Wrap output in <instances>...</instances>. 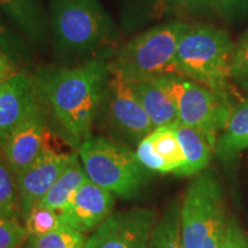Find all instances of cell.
Here are the masks:
<instances>
[{"mask_svg":"<svg viewBox=\"0 0 248 248\" xmlns=\"http://www.w3.org/2000/svg\"><path fill=\"white\" fill-rule=\"evenodd\" d=\"M109 76V62L94 58L75 67L42 71L36 79L46 111L74 148L91 137Z\"/></svg>","mask_w":248,"mask_h":248,"instance_id":"obj_1","label":"cell"},{"mask_svg":"<svg viewBox=\"0 0 248 248\" xmlns=\"http://www.w3.org/2000/svg\"><path fill=\"white\" fill-rule=\"evenodd\" d=\"M47 14L49 45L62 59L98 58L116 43V26L100 0H48Z\"/></svg>","mask_w":248,"mask_h":248,"instance_id":"obj_2","label":"cell"},{"mask_svg":"<svg viewBox=\"0 0 248 248\" xmlns=\"http://www.w3.org/2000/svg\"><path fill=\"white\" fill-rule=\"evenodd\" d=\"M190 24L170 21L133 37L114 54L110 71L128 82L179 75L176 67L178 43Z\"/></svg>","mask_w":248,"mask_h":248,"instance_id":"obj_3","label":"cell"},{"mask_svg":"<svg viewBox=\"0 0 248 248\" xmlns=\"http://www.w3.org/2000/svg\"><path fill=\"white\" fill-rule=\"evenodd\" d=\"M234 45L224 30L190 26L178 43L176 67L183 77L228 94Z\"/></svg>","mask_w":248,"mask_h":248,"instance_id":"obj_4","label":"cell"},{"mask_svg":"<svg viewBox=\"0 0 248 248\" xmlns=\"http://www.w3.org/2000/svg\"><path fill=\"white\" fill-rule=\"evenodd\" d=\"M224 193L217 176L204 170L194 176L181 204L183 248H222L228 228Z\"/></svg>","mask_w":248,"mask_h":248,"instance_id":"obj_5","label":"cell"},{"mask_svg":"<svg viewBox=\"0 0 248 248\" xmlns=\"http://www.w3.org/2000/svg\"><path fill=\"white\" fill-rule=\"evenodd\" d=\"M78 156L90 181L116 197L132 199L151 178L131 147L107 137H90L80 145Z\"/></svg>","mask_w":248,"mask_h":248,"instance_id":"obj_6","label":"cell"},{"mask_svg":"<svg viewBox=\"0 0 248 248\" xmlns=\"http://www.w3.org/2000/svg\"><path fill=\"white\" fill-rule=\"evenodd\" d=\"M155 79L172 99L178 122L217 141V132L225 128L233 109L229 94L213 91L181 75H166Z\"/></svg>","mask_w":248,"mask_h":248,"instance_id":"obj_7","label":"cell"},{"mask_svg":"<svg viewBox=\"0 0 248 248\" xmlns=\"http://www.w3.org/2000/svg\"><path fill=\"white\" fill-rule=\"evenodd\" d=\"M98 121L110 139L128 147H137L155 129L132 85L111 71L102 92Z\"/></svg>","mask_w":248,"mask_h":248,"instance_id":"obj_8","label":"cell"},{"mask_svg":"<svg viewBox=\"0 0 248 248\" xmlns=\"http://www.w3.org/2000/svg\"><path fill=\"white\" fill-rule=\"evenodd\" d=\"M156 221L153 208L116 210L90 234L85 248H148Z\"/></svg>","mask_w":248,"mask_h":248,"instance_id":"obj_9","label":"cell"},{"mask_svg":"<svg viewBox=\"0 0 248 248\" xmlns=\"http://www.w3.org/2000/svg\"><path fill=\"white\" fill-rule=\"evenodd\" d=\"M48 136L47 111L42 104L0 145L2 157L14 176L29 168L47 150Z\"/></svg>","mask_w":248,"mask_h":248,"instance_id":"obj_10","label":"cell"},{"mask_svg":"<svg viewBox=\"0 0 248 248\" xmlns=\"http://www.w3.org/2000/svg\"><path fill=\"white\" fill-rule=\"evenodd\" d=\"M76 154L58 152L48 147L29 168L15 175L23 219L73 162Z\"/></svg>","mask_w":248,"mask_h":248,"instance_id":"obj_11","label":"cell"},{"mask_svg":"<svg viewBox=\"0 0 248 248\" xmlns=\"http://www.w3.org/2000/svg\"><path fill=\"white\" fill-rule=\"evenodd\" d=\"M115 197L110 191L88 179L59 214L67 226L91 234L113 213Z\"/></svg>","mask_w":248,"mask_h":248,"instance_id":"obj_12","label":"cell"},{"mask_svg":"<svg viewBox=\"0 0 248 248\" xmlns=\"http://www.w3.org/2000/svg\"><path fill=\"white\" fill-rule=\"evenodd\" d=\"M42 104L36 79L28 74L15 73L0 83V145Z\"/></svg>","mask_w":248,"mask_h":248,"instance_id":"obj_13","label":"cell"},{"mask_svg":"<svg viewBox=\"0 0 248 248\" xmlns=\"http://www.w3.org/2000/svg\"><path fill=\"white\" fill-rule=\"evenodd\" d=\"M136 154L142 166L161 173L177 175L186 161L172 124L155 128L137 145Z\"/></svg>","mask_w":248,"mask_h":248,"instance_id":"obj_14","label":"cell"},{"mask_svg":"<svg viewBox=\"0 0 248 248\" xmlns=\"http://www.w3.org/2000/svg\"><path fill=\"white\" fill-rule=\"evenodd\" d=\"M0 11L30 45L39 49L49 45L47 7L43 0H0Z\"/></svg>","mask_w":248,"mask_h":248,"instance_id":"obj_15","label":"cell"},{"mask_svg":"<svg viewBox=\"0 0 248 248\" xmlns=\"http://www.w3.org/2000/svg\"><path fill=\"white\" fill-rule=\"evenodd\" d=\"M176 135L185 155V166L176 176L190 177L204 171L208 167L213 153H215L216 141L207 137L199 130L184 125L181 122L172 124Z\"/></svg>","mask_w":248,"mask_h":248,"instance_id":"obj_16","label":"cell"},{"mask_svg":"<svg viewBox=\"0 0 248 248\" xmlns=\"http://www.w3.org/2000/svg\"><path fill=\"white\" fill-rule=\"evenodd\" d=\"M153 123L154 128L178 122V114L172 99L156 79L129 82Z\"/></svg>","mask_w":248,"mask_h":248,"instance_id":"obj_17","label":"cell"},{"mask_svg":"<svg viewBox=\"0 0 248 248\" xmlns=\"http://www.w3.org/2000/svg\"><path fill=\"white\" fill-rule=\"evenodd\" d=\"M248 148V101L233 107L225 128L217 138L215 154L223 162L233 161Z\"/></svg>","mask_w":248,"mask_h":248,"instance_id":"obj_18","label":"cell"},{"mask_svg":"<svg viewBox=\"0 0 248 248\" xmlns=\"http://www.w3.org/2000/svg\"><path fill=\"white\" fill-rule=\"evenodd\" d=\"M89 179L82 163H80L78 153L64 171L59 176V178L52 185L47 193L42 198L36 206H42L60 212L69 202L79 186Z\"/></svg>","mask_w":248,"mask_h":248,"instance_id":"obj_19","label":"cell"},{"mask_svg":"<svg viewBox=\"0 0 248 248\" xmlns=\"http://www.w3.org/2000/svg\"><path fill=\"white\" fill-rule=\"evenodd\" d=\"M148 248H183L181 240V206L170 204L152 232Z\"/></svg>","mask_w":248,"mask_h":248,"instance_id":"obj_20","label":"cell"},{"mask_svg":"<svg viewBox=\"0 0 248 248\" xmlns=\"http://www.w3.org/2000/svg\"><path fill=\"white\" fill-rule=\"evenodd\" d=\"M88 237L69 226L44 234L28 235L24 248H85Z\"/></svg>","mask_w":248,"mask_h":248,"instance_id":"obj_21","label":"cell"},{"mask_svg":"<svg viewBox=\"0 0 248 248\" xmlns=\"http://www.w3.org/2000/svg\"><path fill=\"white\" fill-rule=\"evenodd\" d=\"M0 216L23 221L14 173L0 156Z\"/></svg>","mask_w":248,"mask_h":248,"instance_id":"obj_22","label":"cell"},{"mask_svg":"<svg viewBox=\"0 0 248 248\" xmlns=\"http://www.w3.org/2000/svg\"><path fill=\"white\" fill-rule=\"evenodd\" d=\"M23 221L28 235L44 234L67 226L59 212L42 206L33 207Z\"/></svg>","mask_w":248,"mask_h":248,"instance_id":"obj_23","label":"cell"},{"mask_svg":"<svg viewBox=\"0 0 248 248\" xmlns=\"http://www.w3.org/2000/svg\"><path fill=\"white\" fill-rule=\"evenodd\" d=\"M123 12V18L128 21H138L146 14H163L172 7L175 0H119Z\"/></svg>","mask_w":248,"mask_h":248,"instance_id":"obj_24","label":"cell"},{"mask_svg":"<svg viewBox=\"0 0 248 248\" xmlns=\"http://www.w3.org/2000/svg\"><path fill=\"white\" fill-rule=\"evenodd\" d=\"M27 238L26 226L21 221L0 216V248H20Z\"/></svg>","mask_w":248,"mask_h":248,"instance_id":"obj_25","label":"cell"},{"mask_svg":"<svg viewBox=\"0 0 248 248\" xmlns=\"http://www.w3.org/2000/svg\"><path fill=\"white\" fill-rule=\"evenodd\" d=\"M0 48L13 60H26L30 55V47L26 40L12 32L0 21Z\"/></svg>","mask_w":248,"mask_h":248,"instance_id":"obj_26","label":"cell"},{"mask_svg":"<svg viewBox=\"0 0 248 248\" xmlns=\"http://www.w3.org/2000/svg\"><path fill=\"white\" fill-rule=\"evenodd\" d=\"M231 76L237 79L248 78V40L240 39L239 44L235 46Z\"/></svg>","mask_w":248,"mask_h":248,"instance_id":"obj_27","label":"cell"},{"mask_svg":"<svg viewBox=\"0 0 248 248\" xmlns=\"http://www.w3.org/2000/svg\"><path fill=\"white\" fill-rule=\"evenodd\" d=\"M222 248H248V238L239 223L233 217H229L228 228Z\"/></svg>","mask_w":248,"mask_h":248,"instance_id":"obj_28","label":"cell"},{"mask_svg":"<svg viewBox=\"0 0 248 248\" xmlns=\"http://www.w3.org/2000/svg\"><path fill=\"white\" fill-rule=\"evenodd\" d=\"M16 63V61L13 60L7 53H5L0 48V83H2L12 75H14L15 73H17Z\"/></svg>","mask_w":248,"mask_h":248,"instance_id":"obj_29","label":"cell"},{"mask_svg":"<svg viewBox=\"0 0 248 248\" xmlns=\"http://www.w3.org/2000/svg\"><path fill=\"white\" fill-rule=\"evenodd\" d=\"M177 7L185 11H198L208 5L207 0H175Z\"/></svg>","mask_w":248,"mask_h":248,"instance_id":"obj_30","label":"cell"},{"mask_svg":"<svg viewBox=\"0 0 248 248\" xmlns=\"http://www.w3.org/2000/svg\"><path fill=\"white\" fill-rule=\"evenodd\" d=\"M243 0H207L209 6L222 12H229L230 9L237 7Z\"/></svg>","mask_w":248,"mask_h":248,"instance_id":"obj_31","label":"cell"},{"mask_svg":"<svg viewBox=\"0 0 248 248\" xmlns=\"http://www.w3.org/2000/svg\"><path fill=\"white\" fill-rule=\"evenodd\" d=\"M241 39H244V40H248V30L246 31V32L244 33V36L241 37Z\"/></svg>","mask_w":248,"mask_h":248,"instance_id":"obj_32","label":"cell"}]
</instances>
